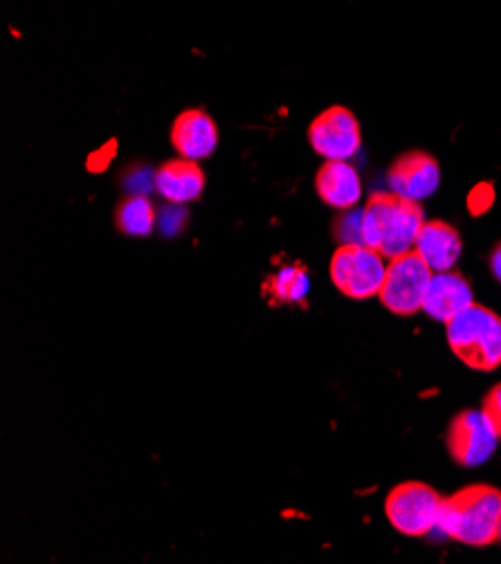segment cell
<instances>
[{
    "label": "cell",
    "instance_id": "6da1fadb",
    "mask_svg": "<svg viewBox=\"0 0 501 564\" xmlns=\"http://www.w3.org/2000/svg\"><path fill=\"white\" fill-rule=\"evenodd\" d=\"M425 220L421 203L392 192H375L362 209V243L384 259H396L414 250Z\"/></svg>",
    "mask_w": 501,
    "mask_h": 564
},
{
    "label": "cell",
    "instance_id": "7a4b0ae2",
    "mask_svg": "<svg viewBox=\"0 0 501 564\" xmlns=\"http://www.w3.org/2000/svg\"><path fill=\"white\" fill-rule=\"evenodd\" d=\"M499 527L501 490L475 484L443 499L436 531L468 546H490L499 540Z\"/></svg>",
    "mask_w": 501,
    "mask_h": 564
},
{
    "label": "cell",
    "instance_id": "3957f363",
    "mask_svg": "<svg viewBox=\"0 0 501 564\" xmlns=\"http://www.w3.org/2000/svg\"><path fill=\"white\" fill-rule=\"evenodd\" d=\"M445 335L453 354L477 371H494L501 367V317L472 304L445 324Z\"/></svg>",
    "mask_w": 501,
    "mask_h": 564
},
{
    "label": "cell",
    "instance_id": "277c9868",
    "mask_svg": "<svg viewBox=\"0 0 501 564\" xmlns=\"http://www.w3.org/2000/svg\"><path fill=\"white\" fill-rule=\"evenodd\" d=\"M330 281L351 300H369L380 293L386 274L384 257L367 243H342L330 259Z\"/></svg>",
    "mask_w": 501,
    "mask_h": 564
},
{
    "label": "cell",
    "instance_id": "5b68a950",
    "mask_svg": "<svg viewBox=\"0 0 501 564\" xmlns=\"http://www.w3.org/2000/svg\"><path fill=\"white\" fill-rule=\"evenodd\" d=\"M443 497L423 481H405L392 488L384 501V516L396 531L423 538L436 531Z\"/></svg>",
    "mask_w": 501,
    "mask_h": 564
},
{
    "label": "cell",
    "instance_id": "8992f818",
    "mask_svg": "<svg viewBox=\"0 0 501 564\" xmlns=\"http://www.w3.org/2000/svg\"><path fill=\"white\" fill-rule=\"evenodd\" d=\"M432 274V268L414 250L396 259H389L384 284L378 293L382 306L403 317L423 311Z\"/></svg>",
    "mask_w": 501,
    "mask_h": 564
},
{
    "label": "cell",
    "instance_id": "52a82bcc",
    "mask_svg": "<svg viewBox=\"0 0 501 564\" xmlns=\"http://www.w3.org/2000/svg\"><path fill=\"white\" fill-rule=\"evenodd\" d=\"M448 449L453 459L464 468H477L486 464L501 441L494 423L481 410H466L453 419L448 430Z\"/></svg>",
    "mask_w": 501,
    "mask_h": 564
},
{
    "label": "cell",
    "instance_id": "ba28073f",
    "mask_svg": "<svg viewBox=\"0 0 501 564\" xmlns=\"http://www.w3.org/2000/svg\"><path fill=\"white\" fill-rule=\"evenodd\" d=\"M311 147L324 160H351L362 144L360 122L345 106H330L308 129Z\"/></svg>",
    "mask_w": 501,
    "mask_h": 564
},
{
    "label": "cell",
    "instance_id": "9c48e42d",
    "mask_svg": "<svg viewBox=\"0 0 501 564\" xmlns=\"http://www.w3.org/2000/svg\"><path fill=\"white\" fill-rule=\"evenodd\" d=\"M386 183L392 194L412 203H421L434 196V192L438 189L440 169L432 155L423 151H410L389 169Z\"/></svg>",
    "mask_w": 501,
    "mask_h": 564
},
{
    "label": "cell",
    "instance_id": "30bf717a",
    "mask_svg": "<svg viewBox=\"0 0 501 564\" xmlns=\"http://www.w3.org/2000/svg\"><path fill=\"white\" fill-rule=\"evenodd\" d=\"M472 289L468 284V279L455 270H445V272H434L429 279V286L425 293L423 311L440 322L448 324L453 317H457L461 311L472 306Z\"/></svg>",
    "mask_w": 501,
    "mask_h": 564
},
{
    "label": "cell",
    "instance_id": "8fae6325",
    "mask_svg": "<svg viewBox=\"0 0 501 564\" xmlns=\"http://www.w3.org/2000/svg\"><path fill=\"white\" fill-rule=\"evenodd\" d=\"M172 144L181 158L200 162L218 147V129L205 110L192 108L181 112L172 127Z\"/></svg>",
    "mask_w": 501,
    "mask_h": 564
},
{
    "label": "cell",
    "instance_id": "7c38bea8",
    "mask_svg": "<svg viewBox=\"0 0 501 564\" xmlns=\"http://www.w3.org/2000/svg\"><path fill=\"white\" fill-rule=\"evenodd\" d=\"M319 198L336 209H353L362 198L358 169L349 160H326L315 176Z\"/></svg>",
    "mask_w": 501,
    "mask_h": 564
},
{
    "label": "cell",
    "instance_id": "4fadbf2b",
    "mask_svg": "<svg viewBox=\"0 0 501 564\" xmlns=\"http://www.w3.org/2000/svg\"><path fill=\"white\" fill-rule=\"evenodd\" d=\"M414 252L432 268V272L455 270L464 252L461 235L445 220H425Z\"/></svg>",
    "mask_w": 501,
    "mask_h": 564
},
{
    "label": "cell",
    "instance_id": "5bb4252c",
    "mask_svg": "<svg viewBox=\"0 0 501 564\" xmlns=\"http://www.w3.org/2000/svg\"><path fill=\"white\" fill-rule=\"evenodd\" d=\"M205 189V174L194 160H170L155 172V192L170 205L198 200Z\"/></svg>",
    "mask_w": 501,
    "mask_h": 564
},
{
    "label": "cell",
    "instance_id": "9a60e30c",
    "mask_svg": "<svg viewBox=\"0 0 501 564\" xmlns=\"http://www.w3.org/2000/svg\"><path fill=\"white\" fill-rule=\"evenodd\" d=\"M263 291L274 304H302L311 291V279L304 265H284L265 281Z\"/></svg>",
    "mask_w": 501,
    "mask_h": 564
},
{
    "label": "cell",
    "instance_id": "2e32d148",
    "mask_svg": "<svg viewBox=\"0 0 501 564\" xmlns=\"http://www.w3.org/2000/svg\"><path fill=\"white\" fill-rule=\"evenodd\" d=\"M155 220L157 214L146 194H131L116 212L118 230L127 237H149L155 228Z\"/></svg>",
    "mask_w": 501,
    "mask_h": 564
},
{
    "label": "cell",
    "instance_id": "e0dca14e",
    "mask_svg": "<svg viewBox=\"0 0 501 564\" xmlns=\"http://www.w3.org/2000/svg\"><path fill=\"white\" fill-rule=\"evenodd\" d=\"M338 237L345 243H362V209H347L338 223Z\"/></svg>",
    "mask_w": 501,
    "mask_h": 564
},
{
    "label": "cell",
    "instance_id": "ac0fdd59",
    "mask_svg": "<svg viewBox=\"0 0 501 564\" xmlns=\"http://www.w3.org/2000/svg\"><path fill=\"white\" fill-rule=\"evenodd\" d=\"M492 200H494L492 187H490L488 183H481V185H477V187L470 192V196H468V207H470V212H472L475 216H479V214H483V212L490 209Z\"/></svg>",
    "mask_w": 501,
    "mask_h": 564
},
{
    "label": "cell",
    "instance_id": "d6986e66",
    "mask_svg": "<svg viewBox=\"0 0 501 564\" xmlns=\"http://www.w3.org/2000/svg\"><path fill=\"white\" fill-rule=\"evenodd\" d=\"M483 412L490 416V421L497 427V434L501 438V382L494 384L483 401Z\"/></svg>",
    "mask_w": 501,
    "mask_h": 564
},
{
    "label": "cell",
    "instance_id": "ffe728a7",
    "mask_svg": "<svg viewBox=\"0 0 501 564\" xmlns=\"http://www.w3.org/2000/svg\"><path fill=\"white\" fill-rule=\"evenodd\" d=\"M490 270H492L494 279L501 284V243H499V246L492 250V254H490Z\"/></svg>",
    "mask_w": 501,
    "mask_h": 564
},
{
    "label": "cell",
    "instance_id": "44dd1931",
    "mask_svg": "<svg viewBox=\"0 0 501 564\" xmlns=\"http://www.w3.org/2000/svg\"><path fill=\"white\" fill-rule=\"evenodd\" d=\"M499 544H501V527H499Z\"/></svg>",
    "mask_w": 501,
    "mask_h": 564
}]
</instances>
